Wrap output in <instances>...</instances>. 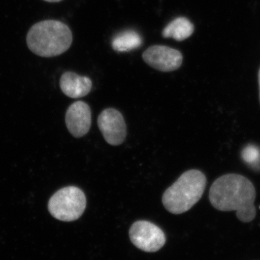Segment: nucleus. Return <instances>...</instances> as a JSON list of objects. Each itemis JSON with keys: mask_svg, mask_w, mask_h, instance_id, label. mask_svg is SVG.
Instances as JSON below:
<instances>
[{"mask_svg": "<svg viewBox=\"0 0 260 260\" xmlns=\"http://www.w3.org/2000/svg\"><path fill=\"white\" fill-rule=\"evenodd\" d=\"M242 158L247 164L254 166L260 161V150L254 145H247L242 150Z\"/></svg>", "mask_w": 260, "mask_h": 260, "instance_id": "obj_12", "label": "nucleus"}, {"mask_svg": "<svg viewBox=\"0 0 260 260\" xmlns=\"http://www.w3.org/2000/svg\"><path fill=\"white\" fill-rule=\"evenodd\" d=\"M206 183V177L199 170L193 169L184 172L164 193V206L171 213H185L202 198Z\"/></svg>", "mask_w": 260, "mask_h": 260, "instance_id": "obj_3", "label": "nucleus"}, {"mask_svg": "<svg viewBox=\"0 0 260 260\" xmlns=\"http://www.w3.org/2000/svg\"><path fill=\"white\" fill-rule=\"evenodd\" d=\"M67 127L73 136L79 138L87 134L91 126V110L86 103L72 104L65 116Z\"/></svg>", "mask_w": 260, "mask_h": 260, "instance_id": "obj_8", "label": "nucleus"}, {"mask_svg": "<svg viewBox=\"0 0 260 260\" xmlns=\"http://www.w3.org/2000/svg\"><path fill=\"white\" fill-rule=\"evenodd\" d=\"M143 39L134 30H126L116 34L112 39L113 49L117 52H126L141 47Z\"/></svg>", "mask_w": 260, "mask_h": 260, "instance_id": "obj_11", "label": "nucleus"}, {"mask_svg": "<svg viewBox=\"0 0 260 260\" xmlns=\"http://www.w3.org/2000/svg\"><path fill=\"white\" fill-rule=\"evenodd\" d=\"M98 125L109 144L121 145L125 140L126 126L124 117L115 109H107L98 118Z\"/></svg>", "mask_w": 260, "mask_h": 260, "instance_id": "obj_7", "label": "nucleus"}, {"mask_svg": "<svg viewBox=\"0 0 260 260\" xmlns=\"http://www.w3.org/2000/svg\"><path fill=\"white\" fill-rule=\"evenodd\" d=\"M143 59L149 66L161 72L175 71L183 62V55L180 51L162 45L148 48L143 52Z\"/></svg>", "mask_w": 260, "mask_h": 260, "instance_id": "obj_6", "label": "nucleus"}, {"mask_svg": "<svg viewBox=\"0 0 260 260\" xmlns=\"http://www.w3.org/2000/svg\"><path fill=\"white\" fill-rule=\"evenodd\" d=\"M254 186L247 178L229 174L214 181L210 189V203L220 211H236L237 218L249 223L256 217Z\"/></svg>", "mask_w": 260, "mask_h": 260, "instance_id": "obj_1", "label": "nucleus"}, {"mask_svg": "<svg viewBox=\"0 0 260 260\" xmlns=\"http://www.w3.org/2000/svg\"><path fill=\"white\" fill-rule=\"evenodd\" d=\"M27 45L42 57H54L70 49L73 34L68 25L55 20H47L32 25L26 38Z\"/></svg>", "mask_w": 260, "mask_h": 260, "instance_id": "obj_2", "label": "nucleus"}, {"mask_svg": "<svg viewBox=\"0 0 260 260\" xmlns=\"http://www.w3.org/2000/svg\"><path fill=\"white\" fill-rule=\"evenodd\" d=\"M194 31V26L189 19L179 17L170 22L162 32L164 38H172L177 42H182L190 37Z\"/></svg>", "mask_w": 260, "mask_h": 260, "instance_id": "obj_10", "label": "nucleus"}, {"mask_svg": "<svg viewBox=\"0 0 260 260\" xmlns=\"http://www.w3.org/2000/svg\"><path fill=\"white\" fill-rule=\"evenodd\" d=\"M59 85L64 95L72 99L85 96L93 86L91 80L88 77L80 76L73 72H66L61 75Z\"/></svg>", "mask_w": 260, "mask_h": 260, "instance_id": "obj_9", "label": "nucleus"}, {"mask_svg": "<svg viewBox=\"0 0 260 260\" xmlns=\"http://www.w3.org/2000/svg\"><path fill=\"white\" fill-rule=\"evenodd\" d=\"M86 208L85 193L77 186H67L56 191L48 204L49 213L61 221L71 222L81 217Z\"/></svg>", "mask_w": 260, "mask_h": 260, "instance_id": "obj_4", "label": "nucleus"}, {"mask_svg": "<svg viewBox=\"0 0 260 260\" xmlns=\"http://www.w3.org/2000/svg\"><path fill=\"white\" fill-rule=\"evenodd\" d=\"M258 82H259V102H260V69L259 74H258Z\"/></svg>", "mask_w": 260, "mask_h": 260, "instance_id": "obj_14", "label": "nucleus"}, {"mask_svg": "<svg viewBox=\"0 0 260 260\" xmlns=\"http://www.w3.org/2000/svg\"><path fill=\"white\" fill-rule=\"evenodd\" d=\"M46 2H49V3H58V2H61V0H44Z\"/></svg>", "mask_w": 260, "mask_h": 260, "instance_id": "obj_13", "label": "nucleus"}, {"mask_svg": "<svg viewBox=\"0 0 260 260\" xmlns=\"http://www.w3.org/2000/svg\"><path fill=\"white\" fill-rule=\"evenodd\" d=\"M129 237L136 247L146 252L158 251L167 240L161 229L147 220H139L133 223L129 229Z\"/></svg>", "mask_w": 260, "mask_h": 260, "instance_id": "obj_5", "label": "nucleus"}]
</instances>
